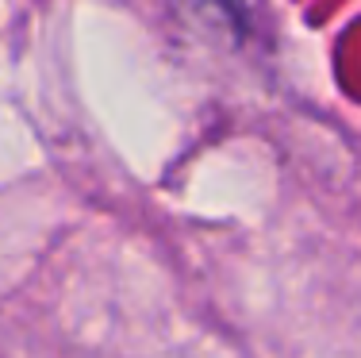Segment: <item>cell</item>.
<instances>
[{
    "instance_id": "1",
    "label": "cell",
    "mask_w": 361,
    "mask_h": 358,
    "mask_svg": "<svg viewBox=\"0 0 361 358\" xmlns=\"http://www.w3.org/2000/svg\"><path fill=\"white\" fill-rule=\"evenodd\" d=\"M185 4L204 8V12L216 16V20H235V0H185Z\"/></svg>"
}]
</instances>
